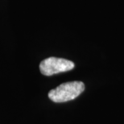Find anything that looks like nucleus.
Segmentation results:
<instances>
[{"label": "nucleus", "instance_id": "nucleus-2", "mask_svg": "<svg viewBox=\"0 0 124 124\" xmlns=\"http://www.w3.org/2000/svg\"><path fill=\"white\" fill-rule=\"evenodd\" d=\"M74 68L73 61L64 58L48 57L42 61L39 64V70L45 76H52L56 73L72 70Z\"/></svg>", "mask_w": 124, "mask_h": 124}, {"label": "nucleus", "instance_id": "nucleus-1", "mask_svg": "<svg viewBox=\"0 0 124 124\" xmlns=\"http://www.w3.org/2000/svg\"><path fill=\"white\" fill-rule=\"evenodd\" d=\"M84 90L85 85L81 81H69L51 90L48 93V98L54 102H65L78 98Z\"/></svg>", "mask_w": 124, "mask_h": 124}]
</instances>
